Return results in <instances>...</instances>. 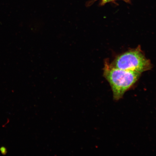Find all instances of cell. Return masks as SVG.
<instances>
[{
    "label": "cell",
    "instance_id": "1",
    "mask_svg": "<svg viewBox=\"0 0 156 156\" xmlns=\"http://www.w3.org/2000/svg\"><path fill=\"white\" fill-rule=\"evenodd\" d=\"M141 73L119 69L106 62L104 75L112 87L114 98L118 100L138 80Z\"/></svg>",
    "mask_w": 156,
    "mask_h": 156
},
{
    "label": "cell",
    "instance_id": "2",
    "mask_svg": "<svg viewBox=\"0 0 156 156\" xmlns=\"http://www.w3.org/2000/svg\"><path fill=\"white\" fill-rule=\"evenodd\" d=\"M112 64L119 69L140 73L151 67V62L145 57L139 47L118 56Z\"/></svg>",
    "mask_w": 156,
    "mask_h": 156
},
{
    "label": "cell",
    "instance_id": "3",
    "mask_svg": "<svg viewBox=\"0 0 156 156\" xmlns=\"http://www.w3.org/2000/svg\"><path fill=\"white\" fill-rule=\"evenodd\" d=\"M0 150H1V151L3 154H6V149L5 147H1Z\"/></svg>",
    "mask_w": 156,
    "mask_h": 156
},
{
    "label": "cell",
    "instance_id": "4",
    "mask_svg": "<svg viewBox=\"0 0 156 156\" xmlns=\"http://www.w3.org/2000/svg\"><path fill=\"white\" fill-rule=\"evenodd\" d=\"M113 1H115V0H102V3L103 4H105L107 2H110Z\"/></svg>",
    "mask_w": 156,
    "mask_h": 156
}]
</instances>
